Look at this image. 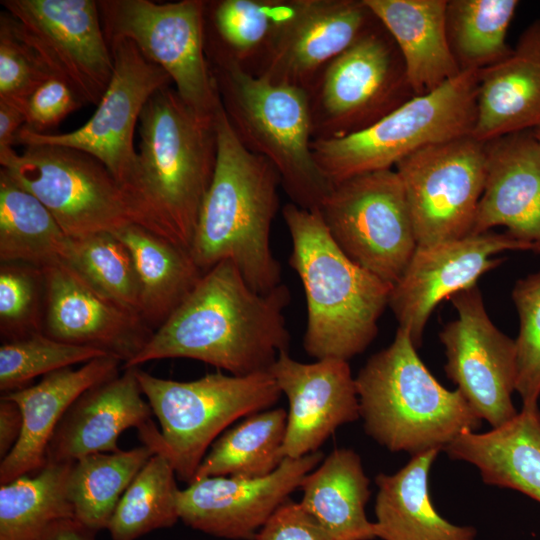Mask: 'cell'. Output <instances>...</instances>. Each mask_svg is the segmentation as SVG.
<instances>
[{
    "label": "cell",
    "mask_w": 540,
    "mask_h": 540,
    "mask_svg": "<svg viewBox=\"0 0 540 540\" xmlns=\"http://www.w3.org/2000/svg\"><path fill=\"white\" fill-rule=\"evenodd\" d=\"M290 301L285 284L259 293L233 262L221 261L203 273L124 368L152 360L188 358L235 376L267 372L279 354L289 349L284 310Z\"/></svg>",
    "instance_id": "1"
},
{
    "label": "cell",
    "mask_w": 540,
    "mask_h": 540,
    "mask_svg": "<svg viewBox=\"0 0 540 540\" xmlns=\"http://www.w3.org/2000/svg\"><path fill=\"white\" fill-rule=\"evenodd\" d=\"M215 116L194 110L169 85L150 97L139 118L128 194L148 230L188 251L214 176Z\"/></svg>",
    "instance_id": "2"
},
{
    "label": "cell",
    "mask_w": 540,
    "mask_h": 540,
    "mask_svg": "<svg viewBox=\"0 0 540 540\" xmlns=\"http://www.w3.org/2000/svg\"><path fill=\"white\" fill-rule=\"evenodd\" d=\"M215 125L214 176L189 252L203 272L230 260L253 290L267 293L281 284V265L270 242L280 176L268 159L240 142L221 103Z\"/></svg>",
    "instance_id": "3"
},
{
    "label": "cell",
    "mask_w": 540,
    "mask_h": 540,
    "mask_svg": "<svg viewBox=\"0 0 540 540\" xmlns=\"http://www.w3.org/2000/svg\"><path fill=\"white\" fill-rule=\"evenodd\" d=\"M282 216L292 243L289 265L306 297L304 350L317 360L348 361L376 337L393 285L353 262L332 239L318 210L291 202Z\"/></svg>",
    "instance_id": "4"
},
{
    "label": "cell",
    "mask_w": 540,
    "mask_h": 540,
    "mask_svg": "<svg viewBox=\"0 0 540 540\" xmlns=\"http://www.w3.org/2000/svg\"><path fill=\"white\" fill-rule=\"evenodd\" d=\"M206 54L222 107L240 142L271 162L292 203L318 210L333 185L311 150L308 92L253 74L211 37L206 39Z\"/></svg>",
    "instance_id": "5"
},
{
    "label": "cell",
    "mask_w": 540,
    "mask_h": 540,
    "mask_svg": "<svg viewBox=\"0 0 540 540\" xmlns=\"http://www.w3.org/2000/svg\"><path fill=\"white\" fill-rule=\"evenodd\" d=\"M408 331L373 354L355 377L364 429L390 451L444 450L482 419L461 392L443 387L417 354Z\"/></svg>",
    "instance_id": "6"
},
{
    "label": "cell",
    "mask_w": 540,
    "mask_h": 540,
    "mask_svg": "<svg viewBox=\"0 0 540 540\" xmlns=\"http://www.w3.org/2000/svg\"><path fill=\"white\" fill-rule=\"evenodd\" d=\"M141 390L161 431L140 437L143 445L165 456L180 480L190 484L209 446L234 421L268 410L282 392L272 374H207L192 381L155 377L139 367Z\"/></svg>",
    "instance_id": "7"
},
{
    "label": "cell",
    "mask_w": 540,
    "mask_h": 540,
    "mask_svg": "<svg viewBox=\"0 0 540 540\" xmlns=\"http://www.w3.org/2000/svg\"><path fill=\"white\" fill-rule=\"evenodd\" d=\"M477 89L478 71H462L433 92L412 97L360 132L312 140L313 157L332 185L363 173L392 169L426 146L471 135Z\"/></svg>",
    "instance_id": "8"
},
{
    "label": "cell",
    "mask_w": 540,
    "mask_h": 540,
    "mask_svg": "<svg viewBox=\"0 0 540 540\" xmlns=\"http://www.w3.org/2000/svg\"><path fill=\"white\" fill-rule=\"evenodd\" d=\"M25 148L22 154L0 149L1 168L42 202L70 238L114 233L131 224L147 229L132 198L93 156L50 144Z\"/></svg>",
    "instance_id": "9"
},
{
    "label": "cell",
    "mask_w": 540,
    "mask_h": 540,
    "mask_svg": "<svg viewBox=\"0 0 540 540\" xmlns=\"http://www.w3.org/2000/svg\"><path fill=\"white\" fill-rule=\"evenodd\" d=\"M308 94L312 140L360 132L414 97L401 54L377 19L327 65Z\"/></svg>",
    "instance_id": "10"
},
{
    "label": "cell",
    "mask_w": 540,
    "mask_h": 540,
    "mask_svg": "<svg viewBox=\"0 0 540 540\" xmlns=\"http://www.w3.org/2000/svg\"><path fill=\"white\" fill-rule=\"evenodd\" d=\"M98 7L107 41L131 40L190 107L215 116L221 102L206 54V1L102 0Z\"/></svg>",
    "instance_id": "11"
},
{
    "label": "cell",
    "mask_w": 540,
    "mask_h": 540,
    "mask_svg": "<svg viewBox=\"0 0 540 540\" xmlns=\"http://www.w3.org/2000/svg\"><path fill=\"white\" fill-rule=\"evenodd\" d=\"M318 211L353 262L391 285L399 280L418 245L395 170L363 173L333 185Z\"/></svg>",
    "instance_id": "12"
},
{
    "label": "cell",
    "mask_w": 540,
    "mask_h": 540,
    "mask_svg": "<svg viewBox=\"0 0 540 540\" xmlns=\"http://www.w3.org/2000/svg\"><path fill=\"white\" fill-rule=\"evenodd\" d=\"M16 35L54 78L82 103L98 105L114 71L98 7L93 0H2Z\"/></svg>",
    "instance_id": "13"
},
{
    "label": "cell",
    "mask_w": 540,
    "mask_h": 540,
    "mask_svg": "<svg viewBox=\"0 0 540 540\" xmlns=\"http://www.w3.org/2000/svg\"><path fill=\"white\" fill-rule=\"evenodd\" d=\"M418 246L471 235L486 179L485 143L471 135L426 146L395 165Z\"/></svg>",
    "instance_id": "14"
},
{
    "label": "cell",
    "mask_w": 540,
    "mask_h": 540,
    "mask_svg": "<svg viewBox=\"0 0 540 540\" xmlns=\"http://www.w3.org/2000/svg\"><path fill=\"white\" fill-rule=\"evenodd\" d=\"M108 44L114 71L91 118L80 128L67 133L40 134L22 127L15 144H50L85 152L100 161L128 194L137 161L135 127L150 97L169 86L172 80L131 40L113 39Z\"/></svg>",
    "instance_id": "15"
},
{
    "label": "cell",
    "mask_w": 540,
    "mask_h": 540,
    "mask_svg": "<svg viewBox=\"0 0 540 540\" xmlns=\"http://www.w3.org/2000/svg\"><path fill=\"white\" fill-rule=\"evenodd\" d=\"M449 300L458 318L445 324L439 333L447 358L446 375L482 420L499 427L518 413L512 402L515 340L493 324L477 285Z\"/></svg>",
    "instance_id": "16"
},
{
    "label": "cell",
    "mask_w": 540,
    "mask_h": 540,
    "mask_svg": "<svg viewBox=\"0 0 540 540\" xmlns=\"http://www.w3.org/2000/svg\"><path fill=\"white\" fill-rule=\"evenodd\" d=\"M506 250L537 253L528 243L506 233L487 231L427 246H417L406 269L393 285L388 305L399 327L405 329L416 348L422 343L426 323L444 299L477 285L486 272L498 267Z\"/></svg>",
    "instance_id": "17"
},
{
    "label": "cell",
    "mask_w": 540,
    "mask_h": 540,
    "mask_svg": "<svg viewBox=\"0 0 540 540\" xmlns=\"http://www.w3.org/2000/svg\"><path fill=\"white\" fill-rule=\"evenodd\" d=\"M375 21L364 0H293L253 74L309 92L327 65Z\"/></svg>",
    "instance_id": "18"
},
{
    "label": "cell",
    "mask_w": 540,
    "mask_h": 540,
    "mask_svg": "<svg viewBox=\"0 0 540 540\" xmlns=\"http://www.w3.org/2000/svg\"><path fill=\"white\" fill-rule=\"evenodd\" d=\"M322 459L321 451L286 457L274 472L256 479L216 476L194 480L179 491L180 520L212 536L255 540L266 521Z\"/></svg>",
    "instance_id": "19"
},
{
    "label": "cell",
    "mask_w": 540,
    "mask_h": 540,
    "mask_svg": "<svg viewBox=\"0 0 540 540\" xmlns=\"http://www.w3.org/2000/svg\"><path fill=\"white\" fill-rule=\"evenodd\" d=\"M42 332L70 344L99 349L129 364L153 334L142 317L112 301L65 263L41 268Z\"/></svg>",
    "instance_id": "20"
},
{
    "label": "cell",
    "mask_w": 540,
    "mask_h": 540,
    "mask_svg": "<svg viewBox=\"0 0 540 540\" xmlns=\"http://www.w3.org/2000/svg\"><path fill=\"white\" fill-rule=\"evenodd\" d=\"M269 372L289 403L285 458L319 451L338 427L360 417L355 378L346 360L303 363L284 351Z\"/></svg>",
    "instance_id": "21"
},
{
    "label": "cell",
    "mask_w": 540,
    "mask_h": 540,
    "mask_svg": "<svg viewBox=\"0 0 540 540\" xmlns=\"http://www.w3.org/2000/svg\"><path fill=\"white\" fill-rule=\"evenodd\" d=\"M486 179L471 235L504 226L540 253V142L531 130L485 142Z\"/></svg>",
    "instance_id": "22"
},
{
    "label": "cell",
    "mask_w": 540,
    "mask_h": 540,
    "mask_svg": "<svg viewBox=\"0 0 540 540\" xmlns=\"http://www.w3.org/2000/svg\"><path fill=\"white\" fill-rule=\"evenodd\" d=\"M152 415L136 367L124 368L122 374L86 390L69 407L48 445L46 464L118 452L120 434L129 428L145 430L153 424Z\"/></svg>",
    "instance_id": "23"
},
{
    "label": "cell",
    "mask_w": 540,
    "mask_h": 540,
    "mask_svg": "<svg viewBox=\"0 0 540 540\" xmlns=\"http://www.w3.org/2000/svg\"><path fill=\"white\" fill-rule=\"evenodd\" d=\"M121 364L112 355L101 356L77 369H59L34 385L3 394L20 407L23 428L15 447L1 460L0 483L42 469L51 438L69 407L89 388L119 374Z\"/></svg>",
    "instance_id": "24"
},
{
    "label": "cell",
    "mask_w": 540,
    "mask_h": 540,
    "mask_svg": "<svg viewBox=\"0 0 540 540\" xmlns=\"http://www.w3.org/2000/svg\"><path fill=\"white\" fill-rule=\"evenodd\" d=\"M540 125V18L519 36L512 52L478 71L476 119L481 142Z\"/></svg>",
    "instance_id": "25"
},
{
    "label": "cell",
    "mask_w": 540,
    "mask_h": 540,
    "mask_svg": "<svg viewBox=\"0 0 540 540\" xmlns=\"http://www.w3.org/2000/svg\"><path fill=\"white\" fill-rule=\"evenodd\" d=\"M394 40L414 96L457 77L446 31V0H364Z\"/></svg>",
    "instance_id": "26"
},
{
    "label": "cell",
    "mask_w": 540,
    "mask_h": 540,
    "mask_svg": "<svg viewBox=\"0 0 540 540\" xmlns=\"http://www.w3.org/2000/svg\"><path fill=\"white\" fill-rule=\"evenodd\" d=\"M444 451L475 465L489 485L518 490L540 502V410L522 407L507 423L485 433L466 431Z\"/></svg>",
    "instance_id": "27"
},
{
    "label": "cell",
    "mask_w": 540,
    "mask_h": 540,
    "mask_svg": "<svg viewBox=\"0 0 540 540\" xmlns=\"http://www.w3.org/2000/svg\"><path fill=\"white\" fill-rule=\"evenodd\" d=\"M439 451L432 449L414 455L396 473L376 476V538L475 540L477 531L474 527L452 524L434 508L428 478Z\"/></svg>",
    "instance_id": "28"
},
{
    "label": "cell",
    "mask_w": 540,
    "mask_h": 540,
    "mask_svg": "<svg viewBox=\"0 0 540 540\" xmlns=\"http://www.w3.org/2000/svg\"><path fill=\"white\" fill-rule=\"evenodd\" d=\"M302 507L332 540H372L375 522L367 519L369 479L359 455L348 448L334 449L304 478Z\"/></svg>",
    "instance_id": "29"
},
{
    "label": "cell",
    "mask_w": 540,
    "mask_h": 540,
    "mask_svg": "<svg viewBox=\"0 0 540 540\" xmlns=\"http://www.w3.org/2000/svg\"><path fill=\"white\" fill-rule=\"evenodd\" d=\"M130 251L139 283L140 315L160 327L193 290L203 271L190 252L137 224L112 233Z\"/></svg>",
    "instance_id": "30"
},
{
    "label": "cell",
    "mask_w": 540,
    "mask_h": 540,
    "mask_svg": "<svg viewBox=\"0 0 540 540\" xmlns=\"http://www.w3.org/2000/svg\"><path fill=\"white\" fill-rule=\"evenodd\" d=\"M71 238L33 194L0 170V260L39 269L66 263Z\"/></svg>",
    "instance_id": "31"
},
{
    "label": "cell",
    "mask_w": 540,
    "mask_h": 540,
    "mask_svg": "<svg viewBox=\"0 0 540 540\" xmlns=\"http://www.w3.org/2000/svg\"><path fill=\"white\" fill-rule=\"evenodd\" d=\"M72 464L47 463L32 476L0 485V540H38L58 522L75 518L68 495Z\"/></svg>",
    "instance_id": "32"
},
{
    "label": "cell",
    "mask_w": 540,
    "mask_h": 540,
    "mask_svg": "<svg viewBox=\"0 0 540 540\" xmlns=\"http://www.w3.org/2000/svg\"><path fill=\"white\" fill-rule=\"evenodd\" d=\"M287 415L283 408L264 410L224 432L204 456L193 481L216 476L256 479L274 472L285 459Z\"/></svg>",
    "instance_id": "33"
},
{
    "label": "cell",
    "mask_w": 540,
    "mask_h": 540,
    "mask_svg": "<svg viewBox=\"0 0 540 540\" xmlns=\"http://www.w3.org/2000/svg\"><path fill=\"white\" fill-rule=\"evenodd\" d=\"M146 445L113 453H95L73 462L68 495L74 517L89 529H107L122 495L154 455Z\"/></svg>",
    "instance_id": "34"
},
{
    "label": "cell",
    "mask_w": 540,
    "mask_h": 540,
    "mask_svg": "<svg viewBox=\"0 0 540 540\" xmlns=\"http://www.w3.org/2000/svg\"><path fill=\"white\" fill-rule=\"evenodd\" d=\"M518 5L517 0L447 1V38L461 71H479L512 52L506 35Z\"/></svg>",
    "instance_id": "35"
},
{
    "label": "cell",
    "mask_w": 540,
    "mask_h": 540,
    "mask_svg": "<svg viewBox=\"0 0 540 540\" xmlns=\"http://www.w3.org/2000/svg\"><path fill=\"white\" fill-rule=\"evenodd\" d=\"M175 469L154 454L122 495L107 530L112 540H137L154 530L172 527L178 520Z\"/></svg>",
    "instance_id": "36"
},
{
    "label": "cell",
    "mask_w": 540,
    "mask_h": 540,
    "mask_svg": "<svg viewBox=\"0 0 540 540\" xmlns=\"http://www.w3.org/2000/svg\"><path fill=\"white\" fill-rule=\"evenodd\" d=\"M292 6L293 0H221L209 5L207 2L217 36L213 39L248 68L253 59H258V63Z\"/></svg>",
    "instance_id": "37"
},
{
    "label": "cell",
    "mask_w": 540,
    "mask_h": 540,
    "mask_svg": "<svg viewBox=\"0 0 540 540\" xmlns=\"http://www.w3.org/2000/svg\"><path fill=\"white\" fill-rule=\"evenodd\" d=\"M65 264L103 295L140 315L139 283L132 255L112 233L71 238Z\"/></svg>",
    "instance_id": "38"
},
{
    "label": "cell",
    "mask_w": 540,
    "mask_h": 540,
    "mask_svg": "<svg viewBox=\"0 0 540 540\" xmlns=\"http://www.w3.org/2000/svg\"><path fill=\"white\" fill-rule=\"evenodd\" d=\"M105 355L109 354L56 340L43 332L5 341L0 347V390L9 393L28 386L38 376Z\"/></svg>",
    "instance_id": "39"
},
{
    "label": "cell",
    "mask_w": 540,
    "mask_h": 540,
    "mask_svg": "<svg viewBox=\"0 0 540 540\" xmlns=\"http://www.w3.org/2000/svg\"><path fill=\"white\" fill-rule=\"evenodd\" d=\"M45 290L41 269L23 263H1L0 329L6 341L42 332Z\"/></svg>",
    "instance_id": "40"
},
{
    "label": "cell",
    "mask_w": 540,
    "mask_h": 540,
    "mask_svg": "<svg viewBox=\"0 0 540 540\" xmlns=\"http://www.w3.org/2000/svg\"><path fill=\"white\" fill-rule=\"evenodd\" d=\"M512 299L519 316L515 390L523 407L532 408L540 396V271L519 279Z\"/></svg>",
    "instance_id": "41"
},
{
    "label": "cell",
    "mask_w": 540,
    "mask_h": 540,
    "mask_svg": "<svg viewBox=\"0 0 540 540\" xmlns=\"http://www.w3.org/2000/svg\"><path fill=\"white\" fill-rule=\"evenodd\" d=\"M51 77L35 52L16 35L3 11L0 15V100L24 111L31 94Z\"/></svg>",
    "instance_id": "42"
},
{
    "label": "cell",
    "mask_w": 540,
    "mask_h": 540,
    "mask_svg": "<svg viewBox=\"0 0 540 540\" xmlns=\"http://www.w3.org/2000/svg\"><path fill=\"white\" fill-rule=\"evenodd\" d=\"M82 101L62 80L51 77L41 84L28 98L23 126L35 133H47L67 115L78 109Z\"/></svg>",
    "instance_id": "43"
},
{
    "label": "cell",
    "mask_w": 540,
    "mask_h": 540,
    "mask_svg": "<svg viewBox=\"0 0 540 540\" xmlns=\"http://www.w3.org/2000/svg\"><path fill=\"white\" fill-rule=\"evenodd\" d=\"M255 540H332L320 523L290 499L266 521Z\"/></svg>",
    "instance_id": "44"
},
{
    "label": "cell",
    "mask_w": 540,
    "mask_h": 540,
    "mask_svg": "<svg viewBox=\"0 0 540 540\" xmlns=\"http://www.w3.org/2000/svg\"><path fill=\"white\" fill-rule=\"evenodd\" d=\"M23 428L20 407L12 400L0 399V457L5 458L17 444Z\"/></svg>",
    "instance_id": "45"
},
{
    "label": "cell",
    "mask_w": 540,
    "mask_h": 540,
    "mask_svg": "<svg viewBox=\"0 0 540 540\" xmlns=\"http://www.w3.org/2000/svg\"><path fill=\"white\" fill-rule=\"evenodd\" d=\"M25 123L26 116L21 108L0 100V149L15 144L16 135Z\"/></svg>",
    "instance_id": "46"
},
{
    "label": "cell",
    "mask_w": 540,
    "mask_h": 540,
    "mask_svg": "<svg viewBox=\"0 0 540 540\" xmlns=\"http://www.w3.org/2000/svg\"><path fill=\"white\" fill-rule=\"evenodd\" d=\"M96 534L97 532L71 518L58 522L38 540H95Z\"/></svg>",
    "instance_id": "47"
},
{
    "label": "cell",
    "mask_w": 540,
    "mask_h": 540,
    "mask_svg": "<svg viewBox=\"0 0 540 540\" xmlns=\"http://www.w3.org/2000/svg\"><path fill=\"white\" fill-rule=\"evenodd\" d=\"M537 140L540 142V125L531 130Z\"/></svg>",
    "instance_id": "48"
}]
</instances>
